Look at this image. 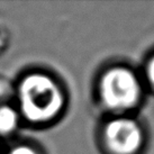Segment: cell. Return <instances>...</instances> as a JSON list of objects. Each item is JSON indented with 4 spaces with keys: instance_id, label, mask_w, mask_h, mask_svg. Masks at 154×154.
Here are the masks:
<instances>
[{
    "instance_id": "1",
    "label": "cell",
    "mask_w": 154,
    "mask_h": 154,
    "mask_svg": "<svg viewBox=\"0 0 154 154\" xmlns=\"http://www.w3.org/2000/svg\"><path fill=\"white\" fill-rule=\"evenodd\" d=\"M65 101L63 88L45 72L27 73L18 83V112L29 124L44 125L53 122L62 114Z\"/></svg>"
},
{
    "instance_id": "2",
    "label": "cell",
    "mask_w": 154,
    "mask_h": 154,
    "mask_svg": "<svg viewBox=\"0 0 154 154\" xmlns=\"http://www.w3.org/2000/svg\"><path fill=\"white\" fill-rule=\"evenodd\" d=\"M97 91L105 110L112 116L127 115L141 103L143 82L133 69L122 64L111 65L100 74Z\"/></svg>"
},
{
    "instance_id": "3",
    "label": "cell",
    "mask_w": 154,
    "mask_h": 154,
    "mask_svg": "<svg viewBox=\"0 0 154 154\" xmlns=\"http://www.w3.org/2000/svg\"><path fill=\"white\" fill-rule=\"evenodd\" d=\"M144 142L143 126L129 115L111 116L101 128V143L109 154H137Z\"/></svg>"
},
{
    "instance_id": "4",
    "label": "cell",
    "mask_w": 154,
    "mask_h": 154,
    "mask_svg": "<svg viewBox=\"0 0 154 154\" xmlns=\"http://www.w3.org/2000/svg\"><path fill=\"white\" fill-rule=\"evenodd\" d=\"M22 117L10 105H0V136H9L17 131Z\"/></svg>"
},
{
    "instance_id": "5",
    "label": "cell",
    "mask_w": 154,
    "mask_h": 154,
    "mask_svg": "<svg viewBox=\"0 0 154 154\" xmlns=\"http://www.w3.org/2000/svg\"><path fill=\"white\" fill-rule=\"evenodd\" d=\"M144 75L147 86L154 91V54L149 57L144 69Z\"/></svg>"
},
{
    "instance_id": "6",
    "label": "cell",
    "mask_w": 154,
    "mask_h": 154,
    "mask_svg": "<svg viewBox=\"0 0 154 154\" xmlns=\"http://www.w3.org/2000/svg\"><path fill=\"white\" fill-rule=\"evenodd\" d=\"M5 154H39L34 146L29 145L27 143H20L17 145L10 147Z\"/></svg>"
},
{
    "instance_id": "7",
    "label": "cell",
    "mask_w": 154,
    "mask_h": 154,
    "mask_svg": "<svg viewBox=\"0 0 154 154\" xmlns=\"http://www.w3.org/2000/svg\"><path fill=\"white\" fill-rule=\"evenodd\" d=\"M0 154H4V153H2V152H1V150H0Z\"/></svg>"
}]
</instances>
